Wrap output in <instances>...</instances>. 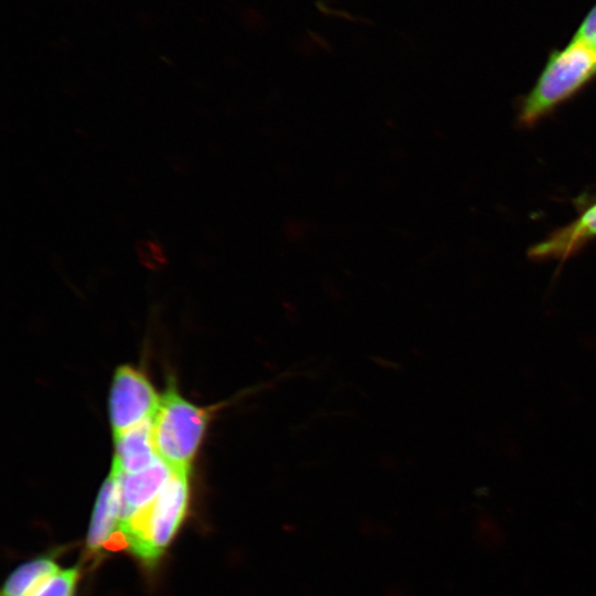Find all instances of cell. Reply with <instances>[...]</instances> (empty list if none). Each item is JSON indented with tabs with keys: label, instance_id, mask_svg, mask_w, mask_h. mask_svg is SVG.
Masks as SVG:
<instances>
[{
	"label": "cell",
	"instance_id": "9",
	"mask_svg": "<svg viewBox=\"0 0 596 596\" xmlns=\"http://www.w3.org/2000/svg\"><path fill=\"white\" fill-rule=\"evenodd\" d=\"M58 571V566L50 557L26 562L10 574L3 585L1 596H32Z\"/></svg>",
	"mask_w": 596,
	"mask_h": 596
},
{
	"label": "cell",
	"instance_id": "3",
	"mask_svg": "<svg viewBox=\"0 0 596 596\" xmlns=\"http://www.w3.org/2000/svg\"><path fill=\"white\" fill-rule=\"evenodd\" d=\"M210 421V412L183 398L173 387L161 396L151 419L158 457L171 470L190 471Z\"/></svg>",
	"mask_w": 596,
	"mask_h": 596
},
{
	"label": "cell",
	"instance_id": "6",
	"mask_svg": "<svg viewBox=\"0 0 596 596\" xmlns=\"http://www.w3.org/2000/svg\"><path fill=\"white\" fill-rule=\"evenodd\" d=\"M115 454L111 470L134 473L147 469L160 458L155 449L151 419L114 436Z\"/></svg>",
	"mask_w": 596,
	"mask_h": 596
},
{
	"label": "cell",
	"instance_id": "4",
	"mask_svg": "<svg viewBox=\"0 0 596 596\" xmlns=\"http://www.w3.org/2000/svg\"><path fill=\"white\" fill-rule=\"evenodd\" d=\"M160 396L138 369L121 365L114 375L109 395V418L114 436L152 419Z\"/></svg>",
	"mask_w": 596,
	"mask_h": 596
},
{
	"label": "cell",
	"instance_id": "10",
	"mask_svg": "<svg viewBox=\"0 0 596 596\" xmlns=\"http://www.w3.org/2000/svg\"><path fill=\"white\" fill-rule=\"evenodd\" d=\"M78 581L77 568L58 571L32 596H74Z\"/></svg>",
	"mask_w": 596,
	"mask_h": 596
},
{
	"label": "cell",
	"instance_id": "1",
	"mask_svg": "<svg viewBox=\"0 0 596 596\" xmlns=\"http://www.w3.org/2000/svg\"><path fill=\"white\" fill-rule=\"evenodd\" d=\"M596 77V47L573 35L550 51L534 86L521 107L520 119L532 125Z\"/></svg>",
	"mask_w": 596,
	"mask_h": 596
},
{
	"label": "cell",
	"instance_id": "2",
	"mask_svg": "<svg viewBox=\"0 0 596 596\" xmlns=\"http://www.w3.org/2000/svg\"><path fill=\"white\" fill-rule=\"evenodd\" d=\"M189 472L172 470L157 497L119 524L127 546L145 563L156 562L181 525L189 502Z\"/></svg>",
	"mask_w": 596,
	"mask_h": 596
},
{
	"label": "cell",
	"instance_id": "11",
	"mask_svg": "<svg viewBox=\"0 0 596 596\" xmlns=\"http://www.w3.org/2000/svg\"><path fill=\"white\" fill-rule=\"evenodd\" d=\"M572 35L596 47V2L581 19Z\"/></svg>",
	"mask_w": 596,
	"mask_h": 596
},
{
	"label": "cell",
	"instance_id": "5",
	"mask_svg": "<svg viewBox=\"0 0 596 596\" xmlns=\"http://www.w3.org/2000/svg\"><path fill=\"white\" fill-rule=\"evenodd\" d=\"M171 471L170 467L161 459L138 472L117 473L113 471L117 475L119 481V524L128 521L157 497L169 479Z\"/></svg>",
	"mask_w": 596,
	"mask_h": 596
},
{
	"label": "cell",
	"instance_id": "7",
	"mask_svg": "<svg viewBox=\"0 0 596 596\" xmlns=\"http://www.w3.org/2000/svg\"><path fill=\"white\" fill-rule=\"evenodd\" d=\"M120 519V492L119 481L116 473L110 471L102 486L95 509L92 515L87 536V547L95 553L105 546L113 536L114 530L119 528Z\"/></svg>",
	"mask_w": 596,
	"mask_h": 596
},
{
	"label": "cell",
	"instance_id": "8",
	"mask_svg": "<svg viewBox=\"0 0 596 596\" xmlns=\"http://www.w3.org/2000/svg\"><path fill=\"white\" fill-rule=\"evenodd\" d=\"M596 236V203L572 225L532 249L535 257H564L584 240Z\"/></svg>",
	"mask_w": 596,
	"mask_h": 596
}]
</instances>
